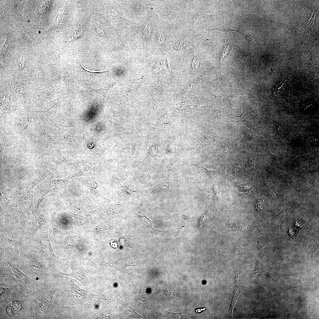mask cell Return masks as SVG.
<instances>
[{
    "mask_svg": "<svg viewBox=\"0 0 319 319\" xmlns=\"http://www.w3.org/2000/svg\"><path fill=\"white\" fill-rule=\"evenodd\" d=\"M241 227V225L239 222L229 223L225 226L222 232H226L239 230Z\"/></svg>",
    "mask_w": 319,
    "mask_h": 319,
    "instance_id": "obj_22",
    "label": "cell"
},
{
    "mask_svg": "<svg viewBox=\"0 0 319 319\" xmlns=\"http://www.w3.org/2000/svg\"><path fill=\"white\" fill-rule=\"evenodd\" d=\"M319 297L318 295L317 296L313 298V301L312 302V304L313 305H317L318 306L319 303Z\"/></svg>",
    "mask_w": 319,
    "mask_h": 319,
    "instance_id": "obj_36",
    "label": "cell"
},
{
    "mask_svg": "<svg viewBox=\"0 0 319 319\" xmlns=\"http://www.w3.org/2000/svg\"><path fill=\"white\" fill-rule=\"evenodd\" d=\"M317 247V245L316 243H314V244H313L310 245L309 244L305 248L304 250L306 253L308 255L310 256L312 260L313 253L316 250Z\"/></svg>",
    "mask_w": 319,
    "mask_h": 319,
    "instance_id": "obj_24",
    "label": "cell"
},
{
    "mask_svg": "<svg viewBox=\"0 0 319 319\" xmlns=\"http://www.w3.org/2000/svg\"><path fill=\"white\" fill-rule=\"evenodd\" d=\"M191 218L188 215L182 214L180 216L178 222L177 231L174 237L173 240L178 236L182 229L191 222Z\"/></svg>",
    "mask_w": 319,
    "mask_h": 319,
    "instance_id": "obj_19",
    "label": "cell"
},
{
    "mask_svg": "<svg viewBox=\"0 0 319 319\" xmlns=\"http://www.w3.org/2000/svg\"><path fill=\"white\" fill-rule=\"evenodd\" d=\"M185 45V42L184 41H181L178 43H177L175 45V47L177 48V49L179 48H181L183 47Z\"/></svg>",
    "mask_w": 319,
    "mask_h": 319,
    "instance_id": "obj_34",
    "label": "cell"
},
{
    "mask_svg": "<svg viewBox=\"0 0 319 319\" xmlns=\"http://www.w3.org/2000/svg\"><path fill=\"white\" fill-rule=\"evenodd\" d=\"M206 17L208 19H209L212 20L215 16L214 15H210L209 14H206Z\"/></svg>",
    "mask_w": 319,
    "mask_h": 319,
    "instance_id": "obj_39",
    "label": "cell"
},
{
    "mask_svg": "<svg viewBox=\"0 0 319 319\" xmlns=\"http://www.w3.org/2000/svg\"><path fill=\"white\" fill-rule=\"evenodd\" d=\"M136 215L140 223L144 226L146 230L155 234L164 232L154 228L152 226V221L147 217L146 215H141L136 213Z\"/></svg>",
    "mask_w": 319,
    "mask_h": 319,
    "instance_id": "obj_17",
    "label": "cell"
},
{
    "mask_svg": "<svg viewBox=\"0 0 319 319\" xmlns=\"http://www.w3.org/2000/svg\"><path fill=\"white\" fill-rule=\"evenodd\" d=\"M270 173L275 177L283 180H286L287 178V176L284 172L277 170L273 168L269 169Z\"/></svg>",
    "mask_w": 319,
    "mask_h": 319,
    "instance_id": "obj_23",
    "label": "cell"
},
{
    "mask_svg": "<svg viewBox=\"0 0 319 319\" xmlns=\"http://www.w3.org/2000/svg\"><path fill=\"white\" fill-rule=\"evenodd\" d=\"M246 38L250 41L254 42H255V39L254 38L251 36L249 34L247 33H243Z\"/></svg>",
    "mask_w": 319,
    "mask_h": 319,
    "instance_id": "obj_35",
    "label": "cell"
},
{
    "mask_svg": "<svg viewBox=\"0 0 319 319\" xmlns=\"http://www.w3.org/2000/svg\"><path fill=\"white\" fill-rule=\"evenodd\" d=\"M240 274L236 273L235 275L234 288L233 293V296L231 305L229 310L228 318H232V312L234 305L236 302L237 298L240 294L239 287L238 283V277Z\"/></svg>",
    "mask_w": 319,
    "mask_h": 319,
    "instance_id": "obj_16",
    "label": "cell"
},
{
    "mask_svg": "<svg viewBox=\"0 0 319 319\" xmlns=\"http://www.w3.org/2000/svg\"><path fill=\"white\" fill-rule=\"evenodd\" d=\"M198 170L201 172H203L209 176L211 178H215L220 173L218 170H210L204 167L196 165Z\"/></svg>",
    "mask_w": 319,
    "mask_h": 319,
    "instance_id": "obj_21",
    "label": "cell"
},
{
    "mask_svg": "<svg viewBox=\"0 0 319 319\" xmlns=\"http://www.w3.org/2000/svg\"><path fill=\"white\" fill-rule=\"evenodd\" d=\"M230 48V47L229 45H227L224 48L222 57V60L223 58L227 55L229 52Z\"/></svg>",
    "mask_w": 319,
    "mask_h": 319,
    "instance_id": "obj_31",
    "label": "cell"
},
{
    "mask_svg": "<svg viewBox=\"0 0 319 319\" xmlns=\"http://www.w3.org/2000/svg\"><path fill=\"white\" fill-rule=\"evenodd\" d=\"M0 301L1 319H30L28 294L24 287Z\"/></svg>",
    "mask_w": 319,
    "mask_h": 319,
    "instance_id": "obj_2",
    "label": "cell"
},
{
    "mask_svg": "<svg viewBox=\"0 0 319 319\" xmlns=\"http://www.w3.org/2000/svg\"><path fill=\"white\" fill-rule=\"evenodd\" d=\"M10 267L7 263L0 257V285H11L19 282L12 272Z\"/></svg>",
    "mask_w": 319,
    "mask_h": 319,
    "instance_id": "obj_10",
    "label": "cell"
},
{
    "mask_svg": "<svg viewBox=\"0 0 319 319\" xmlns=\"http://www.w3.org/2000/svg\"><path fill=\"white\" fill-rule=\"evenodd\" d=\"M199 65L198 61V59L195 58L192 62V66L193 68H197Z\"/></svg>",
    "mask_w": 319,
    "mask_h": 319,
    "instance_id": "obj_33",
    "label": "cell"
},
{
    "mask_svg": "<svg viewBox=\"0 0 319 319\" xmlns=\"http://www.w3.org/2000/svg\"><path fill=\"white\" fill-rule=\"evenodd\" d=\"M131 237L130 235H124L120 239V242L122 246L124 247H128L132 248L129 244V241Z\"/></svg>",
    "mask_w": 319,
    "mask_h": 319,
    "instance_id": "obj_27",
    "label": "cell"
},
{
    "mask_svg": "<svg viewBox=\"0 0 319 319\" xmlns=\"http://www.w3.org/2000/svg\"><path fill=\"white\" fill-rule=\"evenodd\" d=\"M146 192L134 183L130 182L127 180L120 185L118 194L122 199L135 198L145 197Z\"/></svg>",
    "mask_w": 319,
    "mask_h": 319,
    "instance_id": "obj_8",
    "label": "cell"
},
{
    "mask_svg": "<svg viewBox=\"0 0 319 319\" xmlns=\"http://www.w3.org/2000/svg\"><path fill=\"white\" fill-rule=\"evenodd\" d=\"M16 264L19 269L31 279L42 283L49 282L51 267L38 253L30 250H21L19 259Z\"/></svg>",
    "mask_w": 319,
    "mask_h": 319,
    "instance_id": "obj_1",
    "label": "cell"
},
{
    "mask_svg": "<svg viewBox=\"0 0 319 319\" xmlns=\"http://www.w3.org/2000/svg\"><path fill=\"white\" fill-rule=\"evenodd\" d=\"M109 261L104 265L113 268L125 273L126 268L129 266H141L142 263L136 260L131 254L125 250H117L109 256Z\"/></svg>",
    "mask_w": 319,
    "mask_h": 319,
    "instance_id": "obj_6",
    "label": "cell"
},
{
    "mask_svg": "<svg viewBox=\"0 0 319 319\" xmlns=\"http://www.w3.org/2000/svg\"><path fill=\"white\" fill-rule=\"evenodd\" d=\"M263 205V199H260L258 200L256 204V207L258 210L260 211H261L262 207Z\"/></svg>",
    "mask_w": 319,
    "mask_h": 319,
    "instance_id": "obj_30",
    "label": "cell"
},
{
    "mask_svg": "<svg viewBox=\"0 0 319 319\" xmlns=\"http://www.w3.org/2000/svg\"><path fill=\"white\" fill-rule=\"evenodd\" d=\"M160 38H159V41H159L160 44H163V43H164V40H165L164 37L163 36H161V35H160Z\"/></svg>",
    "mask_w": 319,
    "mask_h": 319,
    "instance_id": "obj_37",
    "label": "cell"
},
{
    "mask_svg": "<svg viewBox=\"0 0 319 319\" xmlns=\"http://www.w3.org/2000/svg\"><path fill=\"white\" fill-rule=\"evenodd\" d=\"M20 282L11 285H1L0 286V300L9 296L19 289L23 287Z\"/></svg>",
    "mask_w": 319,
    "mask_h": 319,
    "instance_id": "obj_15",
    "label": "cell"
},
{
    "mask_svg": "<svg viewBox=\"0 0 319 319\" xmlns=\"http://www.w3.org/2000/svg\"><path fill=\"white\" fill-rule=\"evenodd\" d=\"M213 30H219L220 31H222L223 32H227L230 31H231V30L235 31L238 32H240V31H239V30H237L233 29H230V28H222V27H220V28H216V29H213Z\"/></svg>",
    "mask_w": 319,
    "mask_h": 319,
    "instance_id": "obj_32",
    "label": "cell"
},
{
    "mask_svg": "<svg viewBox=\"0 0 319 319\" xmlns=\"http://www.w3.org/2000/svg\"><path fill=\"white\" fill-rule=\"evenodd\" d=\"M268 231L260 226H253L250 228L249 230L250 233L256 234L262 232Z\"/></svg>",
    "mask_w": 319,
    "mask_h": 319,
    "instance_id": "obj_26",
    "label": "cell"
},
{
    "mask_svg": "<svg viewBox=\"0 0 319 319\" xmlns=\"http://www.w3.org/2000/svg\"><path fill=\"white\" fill-rule=\"evenodd\" d=\"M68 266L71 268L72 272L70 274H66L58 271L59 275L69 276L74 277L79 281L83 284L87 283V278L84 272L79 267L69 263Z\"/></svg>",
    "mask_w": 319,
    "mask_h": 319,
    "instance_id": "obj_13",
    "label": "cell"
},
{
    "mask_svg": "<svg viewBox=\"0 0 319 319\" xmlns=\"http://www.w3.org/2000/svg\"><path fill=\"white\" fill-rule=\"evenodd\" d=\"M169 157H166L165 158L162 162L161 164L160 168L157 172L156 173V174L155 176V178L157 177L159 175L160 173L164 169L165 166L166 164L169 160Z\"/></svg>",
    "mask_w": 319,
    "mask_h": 319,
    "instance_id": "obj_28",
    "label": "cell"
},
{
    "mask_svg": "<svg viewBox=\"0 0 319 319\" xmlns=\"http://www.w3.org/2000/svg\"><path fill=\"white\" fill-rule=\"evenodd\" d=\"M152 177V172L151 169L146 167L135 172L133 177L134 183L141 187L148 183L151 180Z\"/></svg>",
    "mask_w": 319,
    "mask_h": 319,
    "instance_id": "obj_11",
    "label": "cell"
},
{
    "mask_svg": "<svg viewBox=\"0 0 319 319\" xmlns=\"http://www.w3.org/2000/svg\"><path fill=\"white\" fill-rule=\"evenodd\" d=\"M134 1L135 9L136 11H139V4L137 1Z\"/></svg>",
    "mask_w": 319,
    "mask_h": 319,
    "instance_id": "obj_38",
    "label": "cell"
},
{
    "mask_svg": "<svg viewBox=\"0 0 319 319\" xmlns=\"http://www.w3.org/2000/svg\"><path fill=\"white\" fill-rule=\"evenodd\" d=\"M207 217V210L206 209L205 211L201 216L198 222V227H200L201 224L205 221Z\"/></svg>",
    "mask_w": 319,
    "mask_h": 319,
    "instance_id": "obj_29",
    "label": "cell"
},
{
    "mask_svg": "<svg viewBox=\"0 0 319 319\" xmlns=\"http://www.w3.org/2000/svg\"><path fill=\"white\" fill-rule=\"evenodd\" d=\"M182 176V174L171 179L165 178L157 185L149 188V191L153 197H165L177 185Z\"/></svg>",
    "mask_w": 319,
    "mask_h": 319,
    "instance_id": "obj_7",
    "label": "cell"
},
{
    "mask_svg": "<svg viewBox=\"0 0 319 319\" xmlns=\"http://www.w3.org/2000/svg\"><path fill=\"white\" fill-rule=\"evenodd\" d=\"M152 31V25L149 22L146 23L144 30V35L145 40H147L149 37Z\"/></svg>",
    "mask_w": 319,
    "mask_h": 319,
    "instance_id": "obj_25",
    "label": "cell"
},
{
    "mask_svg": "<svg viewBox=\"0 0 319 319\" xmlns=\"http://www.w3.org/2000/svg\"><path fill=\"white\" fill-rule=\"evenodd\" d=\"M130 174L129 171L125 170H120L114 172L111 180V185H120L127 181Z\"/></svg>",
    "mask_w": 319,
    "mask_h": 319,
    "instance_id": "obj_14",
    "label": "cell"
},
{
    "mask_svg": "<svg viewBox=\"0 0 319 319\" xmlns=\"http://www.w3.org/2000/svg\"><path fill=\"white\" fill-rule=\"evenodd\" d=\"M87 23V21H86L81 26L74 30L68 38V41L70 42H71L82 37L84 33L83 29L86 26Z\"/></svg>",
    "mask_w": 319,
    "mask_h": 319,
    "instance_id": "obj_20",
    "label": "cell"
},
{
    "mask_svg": "<svg viewBox=\"0 0 319 319\" xmlns=\"http://www.w3.org/2000/svg\"><path fill=\"white\" fill-rule=\"evenodd\" d=\"M4 227L1 228L0 257L16 263L19 259L20 250L12 231Z\"/></svg>",
    "mask_w": 319,
    "mask_h": 319,
    "instance_id": "obj_5",
    "label": "cell"
},
{
    "mask_svg": "<svg viewBox=\"0 0 319 319\" xmlns=\"http://www.w3.org/2000/svg\"><path fill=\"white\" fill-rule=\"evenodd\" d=\"M215 139V136L212 132H206L201 135L200 146L197 152H201L206 147L210 144Z\"/></svg>",
    "mask_w": 319,
    "mask_h": 319,
    "instance_id": "obj_18",
    "label": "cell"
},
{
    "mask_svg": "<svg viewBox=\"0 0 319 319\" xmlns=\"http://www.w3.org/2000/svg\"><path fill=\"white\" fill-rule=\"evenodd\" d=\"M49 282L41 283L35 289L27 290L30 301V319H46L52 306L53 294L56 290Z\"/></svg>",
    "mask_w": 319,
    "mask_h": 319,
    "instance_id": "obj_3",
    "label": "cell"
},
{
    "mask_svg": "<svg viewBox=\"0 0 319 319\" xmlns=\"http://www.w3.org/2000/svg\"><path fill=\"white\" fill-rule=\"evenodd\" d=\"M65 279L67 283V292L71 296L87 298L88 294L87 291L78 287L71 278L67 277Z\"/></svg>",
    "mask_w": 319,
    "mask_h": 319,
    "instance_id": "obj_12",
    "label": "cell"
},
{
    "mask_svg": "<svg viewBox=\"0 0 319 319\" xmlns=\"http://www.w3.org/2000/svg\"><path fill=\"white\" fill-rule=\"evenodd\" d=\"M39 229L33 237L27 243L30 244V250L43 257L51 267L60 261L55 255L51 247L48 237L47 226Z\"/></svg>",
    "mask_w": 319,
    "mask_h": 319,
    "instance_id": "obj_4",
    "label": "cell"
},
{
    "mask_svg": "<svg viewBox=\"0 0 319 319\" xmlns=\"http://www.w3.org/2000/svg\"><path fill=\"white\" fill-rule=\"evenodd\" d=\"M4 260L10 266L14 276L27 290L35 289L42 283L28 276L19 269L13 262Z\"/></svg>",
    "mask_w": 319,
    "mask_h": 319,
    "instance_id": "obj_9",
    "label": "cell"
}]
</instances>
